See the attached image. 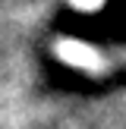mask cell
Listing matches in <instances>:
<instances>
[{
	"label": "cell",
	"mask_w": 126,
	"mask_h": 129,
	"mask_svg": "<svg viewBox=\"0 0 126 129\" xmlns=\"http://www.w3.org/2000/svg\"><path fill=\"white\" fill-rule=\"evenodd\" d=\"M79 6H91V3H98V0H76Z\"/></svg>",
	"instance_id": "obj_1"
}]
</instances>
